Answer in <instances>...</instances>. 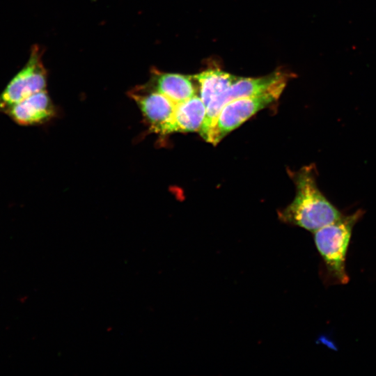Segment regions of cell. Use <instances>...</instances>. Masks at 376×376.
<instances>
[{"label":"cell","instance_id":"52a82bcc","mask_svg":"<svg viewBox=\"0 0 376 376\" xmlns=\"http://www.w3.org/2000/svg\"><path fill=\"white\" fill-rule=\"evenodd\" d=\"M5 113L19 125H31L50 119L54 109L46 90H43L15 104Z\"/></svg>","mask_w":376,"mask_h":376},{"label":"cell","instance_id":"8992f818","mask_svg":"<svg viewBox=\"0 0 376 376\" xmlns=\"http://www.w3.org/2000/svg\"><path fill=\"white\" fill-rule=\"evenodd\" d=\"M199 86L200 97L206 107V115L199 131L205 139L210 126L218 114V104L237 77L220 69H207L193 76Z\"/></svg>","mask_w":376,"mask_h":376},{"label":"cell","instance_id":"6da1fadb","mask_svg":"<svg viewBox=\"0 0 376 376\" xmlns=\"http://www.w3.org/2000/svg\"><path fill=\"white\" fill-rule=\"evenodd\" d=\"M315 171L311 164L293 174L296 195L292 202L279 212L283 222L313 233L343 216L318 188Z\"/></svg>","mask_w":376,"mask_h":376},{"label":"cell","instance_id":"30bf717a","mask_svg":"<svg viewBox=\"0 0 376 376\" xmlns=\"http://www.w3.org/2000/svg\"><path fill=\"white\" fill-rule=\"evenodd\" d=\"M206 115V107L200 96L191 97L175 104V132L200 131Z\"/></svg>","mask_w":376,"mask_h":376},{"label":"cell","instance_id":"ba28073f","mask_svg":"<svg viewBox=\"0 0 376 376\" xmlns=\"http://www.w3.org/2000/svg\"><path fill=\"white\" fill-rule=\"evenodd\" d=\"M289 75L275 71L265 77L250 78L237 77L224 94L218 104L219 113L228 102L240 97L262 94L276 84L288 81Z\"/></svg>","mask_w":376,"mask_h":376},{"label":"cell","instance_id":"277c9868","mask_svg":"<svg viewBox=\"0 0 376 376\" xmlns=\"http://www.w3.org/2000/svg\"><path fill=\"white\" fill-rule=\"evenodd\" d=\"M41 58L42 52L38 46L32 47L26 63L0 94V111L5 113L15 104L45 90L47 72Z\"/></svg>","mask_w":376,"mask_h":376},{"label":"cell","instance_id":"7a4b0ae2","mask_svg":"<svg viewBox=\"0 0 376 376\" xmlns=\"http://www.w3.org/2000/svg\"><path fill=\"white\" fill-rule=\"evenodd\" d=\"M363 213L361 209L357 210L314 232L316 248L337 283L345 284L349 281L345 271L346 253L354 226Z\"/></svg>","mask_w":376,"mask_h":376},{"label":"cell","instance_id":"9c48e42d","mask_svg":"<svg viewBox=\"0 0 376 376\" xmlns=\"http://www.w3.org/2000/svg\"><path fill=\"white\" fill-rule=\"evenodd\" d=\"M193 79L191 76L161 72L154 70L151 86L147 87L164 94L175 104H178L196 95Z\"/></svg>","mask_w":376,"mask_h":376},{"label":"cell","instance_id":"5b68a950","mask_svg":"<svg viewBox=\"0 0 376 376\" xmlns=\"http://www.w3.org/2000/svg\"><path fill=\"white\" fill-rule=\"evenodd\" d=\"M146 120L150 130L159 135L175 132L174 112L175 104L164 94L141 86L131 93Z\"/></svg>","mask_w":376,"mask_h":376},{"label":"cell","instance_id":"3957f363","mask_svg":"<svg viewBox=\"0 0 376 376\" xmlns=\"http://www.w3.org/2000/svg\"><path fill=\"white\" fill-rule=\"evenodd\" d=\"M286 83L287 81H282L262 94L237 98L226 103L213 120L205 141L217 144L256 113L275 102Z\"/></svg>","mask_w":376,"mask_h":376}]
</instances>
